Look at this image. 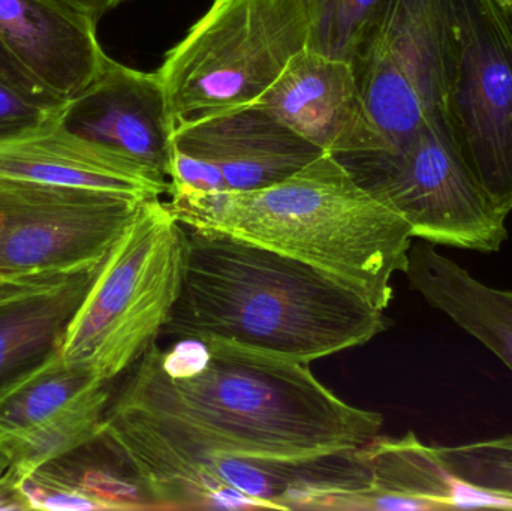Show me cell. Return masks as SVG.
I'll list each match as a JSON object with an SVG mask.
<instances>
[{
	"mask_svg": "<svg viewBox=\"0 0 512 511\" xmlns=\"http://www.w3.org/2000/svg\"><path fill=\"white\" fill-rule=\"evenodd\" d=\"M137 362L102 432L149 438L198 455L316 461L378 437L384 417L334 395L304 363L197 341L159 365Z\"/></svg>",
	"mask_w": 512,
	"mask_h": 511,
	"instance_id": "6da1fadb",
	"label": "cell"
},
{
	"mask_svg": "<svg viewBox=\"0 0 512 511\" xmlns=\"http://www.w3.org/2000/svg\"><path fill=\"white\" fill-rule=\"evenodd\" d=\"M388 326L382 309L309 264L188 228L182 291L162 336L310 365L363 347Z\"/></svg>",
	"mask_w": 512,
	"mask_h": 511,
	"instance_id": "7a4b0ae2",
	"label": "cell"
},
{
	"mask_svg": "<svg viewBox=\"0 0 512 511\" xmlns=\"http://www.w3.org/2000/svg\"><path fill=\"white\" fill-rule=\"evenodd\" d=\"M170 197L168 207L185 227L309 264L382 311L393 300V276L408 266L411 225L330 153L267 188Z\"/></svg>",
	"mask_w": 512,
	"mask_h": 511,
	"instance_id": "3957f363",
	"label": "cell"
},
{
	"mask_svg": "<svg viewBox=\"0 0 512 511\" xmlns=\"http://www.w3.org/2000/svg\"><path fill=\"white\" fill-rule=\"evenodd\" d=\"M188 228L161 198L141 204L72 317L60 356L110 383L162 336L179 299Z\"/></svg>",
	"mask_w": 512,
	"mask_h": 511,
	"instance_id": "277c9868",
	"label": "cell"
},
{
	"mask_svg": "<svg viewBox=\"0 0 512 511\" xmlns=\"http://www.w3.org/2000/svg\"><path fill=\"white\" fill-rule=\"evenodd\" d=\"M310 0H215L159 69L177 125L258 101L307 47Z\"/></svg>",
	"mask_w": 512,
	"mask_h": 511,
	"instance_id": "5b68a950",
	"label": "cell"
},
{
	"mask_svg": "<svg viewBox=\"0 0 512 511\" xmlns=\"http://www.w3.org/2000/svg\"><path fill=\"white\" fill-rule=\"evenodd\" d=\"M333 156L361 188L411 225L414 239L483 254L498 252L508 239L507 216L466 167L445 114L405 140Z\"/></svg>",
	"mask_w": 512,
	"mask_h": 511,
	"instance_id": "8992f818",
	"label": "cell"
},
{
	"mask_svg": "<svg viewBox=\"0 0 512 511\" xmlns=\"http://www.w3.org/2000/svg\"><path fill=\"white\" fill-rule=\"evenodd\" d=\"M456 59L445 120L498 212H512V3L453 0Z\"/></svg>",
	"mask_w": 512,
	"mask_h": 511,
	"instance_id": "52a82bcc",
	"label": "cell"
},
{
	"mask_svg": "<svg viewBox=\"0 0 512 511\" xmlns=\"http://www.w3.org/2000/svg\"><path fill=\"white\" fill-rule=\"evenodd\" d=\"M456 41L453 0H385L354 65L385 146L445 114Z\"/></svg>",
	"mask_w": 512,
	"mask_h": 511,
	"instance_id": "ba28073f",
	"label": "cell"
},
{
	"mask_svg": "<svg viewBox=\"0 0 512 511\" xmlns=\"http://www.w3.org/2000/svg\"><path fill=\"white\" fill-rule=\"evenodd\" d=\"M146 200L0 176V273L72 275L101 266Z\"/></svg>",
	"mask_w": 512,
	"mask_h": 511,
	"instance_id": "9c48e42d",
	"label": "cell"
},
{
	"mask_svg": "<svg viewBox=\"0 0 512 511\" xmlns=\"http://www.w3.org/2000/svg\"><path fill=\"white\" fill-rule=\"evenodd\" d=\"M56 125L170 185L177 120L159 72L107 57L95 80L63 105Z\"/></svg>",
	"mask_w": 512,
	"mask_h": 511,
	"instance_id": "30bf717a",
	"label": "cell"
},
{
	"mask_svg": "<svg viewBox=\"0 0 512 511\" xmlns=\"http://www.w3.org/2000/svg\"><path fill=\"white\" fill-rule=\"evenodd\" d=\"M256 104L330 155L385 146L367 110L354 66L307 48L292 57Z\"/></svg>",
	"mask_w": 512,
	"mask_h": 511,
	"instance_id": "8fae6325",
	"label": "cell"
},
{
	"mask_svg": "<svg viewBox=\"0 0 512 511\" xmlns=\"http://www.w3.org/2000/svg\"><path fill=\"white\" fill-rule=\"evenodd\" d=\"M174 150L210 165L225 192L267 188L325 155L256 102L177 126Z\"/></svg>",
	"mask_w": 512,
	"mask_h": 511,
	"instance_id": "7c38bea8",
	"label": "cell"
},
{
	"mask_svg": "<svg viewBox=\"0 0 512 511\" xmlns=\"http://www.w3.org/2000/svg\"><path fill=\"white\" fill-rule=\"evenodd\" d=\"M0 36L21 66L63 102L83 92L108 57L95 21L57 0H0Z\"/></svg>",
	"mask_w": 512,
	"mask_h": 511,
	"instance_id": "4fadbf2b",
	"label": "cell"
},
{
	"mask_svg": "<svg viewBox=\"0 0 512 511\" xmlns=\"http://www.w3.org/2000/svg\"><path fill=\"white\" fill-rule=\"evenodd\" d=\"M0 176L140 198H161L171 189L137 165L68 134L56 123L26 140L2 144Z\"/></svg>",
	"mask_w": 512,
	"mask_h": 511,
	"instance_id": "5bb4252c",
	"label": "cell"
},
{
	"mask_svg": "<svg viewBox=\"0 0 512 511\" xmlns=\"http://www.w3.org/2000/svg\"><path fill=\"white\" fill-rule=\"evenodd\" d=\"M369 483L360 491L328 498L321 510L457 509L462 482L453 479L436 453L414 432L373 438L360 450Z\"/></svg>",
	"mask_w": 512,
	"mask_h": 511,
	"instance_id": "9a60e30c",
	"label": "cell"
},
{
	"mask_svg": "<svg viewBox=\"0 0 512 511\" xmlns=\"http://www.w3.org/2000/svg\"><path fill=\"white\" fill-rule=\"evenodd\" d=\"M405 275L412 290L489 348L512 374V291L483 284L424 240L409 249Z\"/></svg>",
	"mask_w": 512,
	"mask_h": 511,
	"instance_id": "2e32d148",
	"label": "cell"
},
{
	"mask_svg": "<svg viewBox=\"0 0 512 511\" xmlns=\"http://www.w3.org/2000/svg\"><path fill=\"white\" fill-rule=\"evenodd\" d=\"M99 267L0 303V398L59 353Z\"/></svg>",
	"mask_w": 512,
	"mask_h": 511,
	"instance_id": "e0dca14e",
	"label": "cell"
},
{
	"mask_svg": "<svg viewBox=\"0 0 512 511\" xmlns=\"http://www.w3.org/2000/svg\"><path fill=\"white\" fill-rule=\"evenodd\" d=\"M98 438L18 480L29 510L149 509L128 470L123 467L119 471L122 462L117 470L102 464L98 458Z\"/></svg>",
	"mask_w": 512,
	"mask_h": 511,
	"instance_id": "ac0fdd59",
	"label": "cell"
},
{
	"mask_svg": "<svg viewBox=\"0 0 512 511\" xmlns=\"http://www.w3.org/2000/svg\"><path fill=\"white\" fill-rule=\"evenodd\" d=\"M107 381L95 384L71 404L42 422L0 437V468L23 479L47 462L92 443L104 428L110 408Z\"/></svg>",
	"mask_w": 512,
	"mask_h": 511,
	"instance_id": "d6986e66",
	"label": "cell"
},
{
	"mask_svg": "<svg viewBox=\"0 0 512 511\" xmlns=\"http://www.w3.org/2000/svg\"><path fill=\"white\" fill-rule=\"evenodd\" d=\"M98 383L86 369L66 363L59 351L0 398V437L53 416Z\"/></svg>",
	"mask_w": 512,
	"mask_h": 511,
	"instance_id": "ffe728a7",
	"label": "cell"
},
{
	"mask_svg": "<svg viewBox=\"0 0 512 511\" xmlns=\"http://www.w3.org/2000/svg\"><path fill=\"white\" fill-rule=\"evenodd\" d=\"M384 3L385 0H310L312 24L307 50L354 66Z\"/></svg>",
	"mask_w": 512,
	"mask_h": 511,
	"instance_id": "44dd1931",
	"label": "cell"
},
{
	"mask_svg": "<svg viewBox=\"0 0 512 511\" xmlns=\"http://www.w3.org/2000/svg\"><path fill=\"white\" fill-rule=\"evenodd\" d=\"M453 479L512 500V435L453 447H436Z\"/></svg>",
	"mask_w": 512,
	"mask_h": 511,
	"instance_id": "7402d4cb",
	"label": "cell"
},
{
	"mask_svg": "<svg viewBox=\"0 0 512 511\" xmlns=\"http://www.w3.org/2000/svg\"><path fill=\"white\" fill-rule=\"evenodd\" d=\"M65 104L0 83V146L26 140L50 128L57 122Z\"/></svg>",
	"mask_w": 512,
	"mask_h": 511,
	"instance_id": "603a6c76",
	"label": "cell"
},
{
	"mask_svg": "<svg viewBox=\"0 0 512 511\" xmlns=\"http://www.w3.org/2000/svg\"><path fill=\"white\" fill-rule=\"evenodd\" d=\"M0 83L8 84V86L15 87V89L21 90V92L38 96V98L60 101V99L51 96L50 93L21 66V63L15 59L14 54L11 53L8 45L3 41L2 36H0Z\"/></svg>",
	"mask_w": 512,
	"mask_h": 511,
	"instance_id": "cb8c5ba5",
	"label": "cell"
},
{
	"mask_svg": "<svg viewBox=\"0 0 512 511\" xmlns=\"http://www.w3.org/2000/svg\"><path fill=\"white\" fill-rule=\"evenodd\" d=\"M74 275V273H72ZM71 275H5L0 273V303L53 287Z\"/></svg>",
	"mask_w": 512,
	"mask_h": 511,
	"instance_id": "d4e9b609",
	"label": "cell"
},
{
	"mask_svg": "<svg viewBox=\"0 0 512 511\" xmlns=\"http://www.w3.org/2000/svg\"><path fill=\"white\" fill-rule=\"evenodd\" d=\"M57 2L65 3L69 8L81 12L90 20L98 23L99 18L104 17L108 11L116 8L123 0H57Z\"/></svg>",
	"mask_w": 512,
	"mask_h": 511,
	"instance_id": "484cf974",
	"label": "cell"
},
{
	"mask_svg": "<svg viewBox=\"0 0 512 511\" xmlns=\"http://www.w3.org/2000/svg\"><path fill=\"white\" fill-rule=\"evenodd\" d=\"M501 2H504V3H512V0H501Z\"/></svg>",
	"mask_w": 512,
	"mask_h": 511,
	"instance_id": "4316f807",
	"label": "cell"
}]
</instances>
